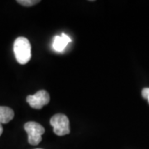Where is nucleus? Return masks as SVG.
I'll use <instances>...</instances> for the list:
<instances>
[{"label": "nucleus", "mask_w": 149, "mask_h": 149, "mask_svg": "<svg viewBox=\"0 0 149 149\" xmlns=\"http://www.w3.org/2000/svg\"><path fill=\"white\" fill-rule=\"evenodd\" d=\"M32 47L28 39L24 37L17 38L13 44V52L17 61L21 65L27 64L32 57Z\"/></svg>", "instance_id": "nucleus-1"}, {"label": "nucleus", "mask_w": 149, "mask_h": 149, "mask_svg": "<svg viewBox=\"0 0 149 149\" xmlns=\"http://www.w3.org/2000/svg\"><path fill=\"white\" fill-rule=\"evenodd\" d=\"M24 129L28 135V143L36 146L42 141V136L45 133V128L36 122H27L24 125Z\"/></svg>", "instance_id": "nucleus-2"}, {"label": "nucleus", "mask_w": 149, "mask_h": 149, "mask_svg": "<svg viewBox=\"0 0 149 149\" xmlns=\"http://www.w3.org/2000/svg\"><path fill=\"white\" fill-rule=\"evenodd\" d=\"M51 125L53 127L54 133L58 136H65L69 134L70 122L67 116L63 113H56L51 118Z\"/></svg>", "instance_id": "nucleus-3"}, {"label": "nucleus", "mask_w": 149, "mask_h": 149, "mask_svg": "<svg viewBox=\"0 0 149 149\" xmlns=\"http://www.w3.org/2000/svg\"><path fill=\"white\" fill-rule=\"evenodd\" d=\"M27 102L32 109H41L43 106L48 104V103L50 102V95L47 91L42 90L37 91L35 95L27 96Z\"/></svg>", "instance_id": "nucleus-4"}, {"label": "nucleus", "mask_w": 149, "mask_h": 149, "mask_svg": "<svg viewBox=\"0 0 149 149\" xmlns=\"http://www.w3.org/2000/svg\"><path fill=\"white\" fill-rule=\"evenodd\" d=\"M70 42H71V38L68 35L65 33H61V35L56 36L54 37L52 47L54 51L57 52H62L68 46V44Z\"/></svg>", "instance_id": "nucleus-5"}, {"label": "nucleus", "mask_w": 149, "mask_h": 149, "mask_svg": "<svg viewBox=\"0 0 149 149\" xmlns=\"http://www.w3.org/2000/svg\"><path fill=\"white\" fill-rule=\"evenodd\" d=\"M14 118L13 110L6 106H0V123H8Z\"/></svg>", "instance_id": "nucleus-6"}, {"label": "nucleus", "mask_w": 149, "mask_h": 149, "mask_svg": "<svg viewBox=\"0 0 149 149\" xmlns=\"http://www.w3.org/2000/svg\"><path fill=\"white\" fill-rule=\"evenodd\" d=\"M40 1L38 0H18L17 3L19 4H21L22 6H26V7H30V6L35 5L38 3Z\"/></svg>", "instance_id": "nucleus-7"}, {"label": "nucleus", "mask_w": 149, "mask_h": 149, "mask_svg": "<svg viewBox=\"0 0 149 149\" xmlns=\"http://www.w3.org/2000/svg\"><path fill=\"white\" fill-rule=\"evenodd\" d=\"M142 95L144 99L148 100V101L149 103V88H144L143 90L142 91Z\"/></svg>", "instance_id": "nucleus-8"}, {"label": "nucleus", "mask_w": 149, "mask_h": 149, "mask_svg": "<svg viewBox=\"0 0 149 149\" xmlns=\"http://www.w3.org/2000/svg\"><path fill=\"white\" fill-rule=\"evenodd\" d=\"M3 131V126H2V123H0V136L2 135Z\"/></svg>", "instance_id": "nucleus-9"}, {"label": "nucleus", "mask_w": 149, "mask_h": 149, "mask_svg": "<svg viewBox=\"0 0 149 149\" xmlns=\"http://www.w3.org/2000/svg\"><path fill=\"white\" fill-rule=\"evenodd\" d=\"M37 149H42V148H37Z\"/></svg>", "instance_id": "nucleus-10"}]
</instances>
